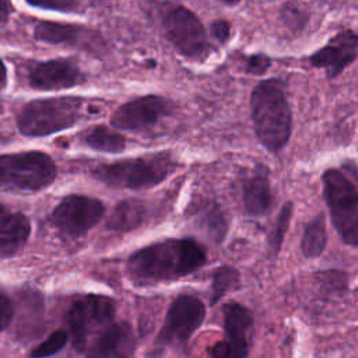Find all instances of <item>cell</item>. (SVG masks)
I'll use <instances>...</instances> for the list:
<instances>
[{
  "instance_id": "obj_8",
  "label": "cell",
  "mask_w": 358,
  "mask_h": 358,
  "mask_svg": "<svg viewBox=\"0 0 358 358\" xmlns=\"http://www.w3.org/2000/svg\"><path fill=\"white\" fill-rule=\"evenodd\" d=\"M164 31L173 48L185 57L201 60L210 52L206 29L199 17L183 6L172 7L164 15Z\"/></svg>"
},
{
  "instance_id": "obj_10",
  "label": "cell",
  "mask_w": 358,
  "mask_h": 358,
  "mask_svg": "<svg viewBox=\"0 0 358 358\" xmlns=\"http://www.w3.org/2000/svg\"><path fill=\"white\" fill-rule=\"evenodd\" d=\"M206 306L193 295H180L169 306L162 329L157 336L158 345L185 344L201 326Z\"/></svg>"
},
{
  "instance_id": "obj_2",
  "label": "cell",
  "mask_w": 358,
  "mask_h": 358,
  "mask_svg": "<svg viewBox=\"0 0 358 358\" xmlns=\"http://www.w3.org/2000/svg\"><path fill=\"white\" fill-rule=\"evenodd\" d=\"M250 110L259 141L271 152H280L292 131V112L280 78H267L256 84L250 95Z\"/></svg>"
},
{
  "instance_id": "obj_11",
  "label": "cell",
  "mask_w": 358,
  "mask_h": 358,
  "mask_svg": "<svg viewBox=\"0 0 358 358\" xmlns=\"http://www.w3.org/2000/svg\"><path fill=\"white\" fill-rule=\"evenodd\" d=\"M172 103L158 95H145L120 105L110 116V123L120 130H143L172 112Z\"/></svg>"
},
{
  "instance_id": "obj_3",
  "label": "cell",
  "mask_w": 358,
  "mask_h": 358,
  "mask_svg": "<svg viewBox=\"0 0 358 358\" xmlns=\"http://www.w3.org/2000/svg\"><path fill=\"white\" fill-rule=\"evenodd\" d=\"M175 171V161L169 154H155L102 164L91 171L101 183L113 189H147L164 182Z\"/></svg>"
},
{
  "instance_id": "obj_15",
  "label": "cell",
  "mask_w": 358,
  "mask_h": 358,
  "mask_svg": "<svg viewBox=\"0 0 358 358\" xmlns=\"http://www.w3.org/2000/svg\"><path fill=\"white\" fill-rule=\"evenodd\" d=\"M134 351V337L127 323L108 324L90 344L87 357H127Z\"/></svg>"
},
{
  "instance_id": "obj_33",
  "label": "cell",
  "mask_w": 358,
  "mask_h": 358,
  "mask_svg": "<svg viewBox=\"0 0 358 358\" xmlns=\"http://www.w3.org/2000/svg\"><path fill=\"white\" fill-rule=\"evenodd\" d=\"M8 214H10V213H8V210H7L3 204H0V224L6 220V217H7Z\"/></svg>"
},
{
  "instance_id": "obj_16",
  "label": "cell",
  "mask_w": 358,
  "mask_h": 358,
  "mask_svg": "<svg viewBox=\"0 0 358 358\" xmlns=\"http://www.w3.org/2000/svg\"><path fill=\"white\" fill-rule=\"evenodd\" d=\"M274 203L268 169L259 166L255 175L243 182V204L249 215L260 217L271 211Z\"/></svg>"
},
{
  "instance_id": "obj_20",
  "label": "cell",
  "mask_w": 358,
  "mask_h": 358,
  "mask_svg": "<svg viewBox=\"0 0 358 358\" xmlns=\"http://www.w3.org/2000/svg\"><path fill=\"white\" fill-rule=\"evenodd\" d=\"M80 140L90 148L101 152L117 154L126 148L124 137L106 126H92L80 133Z\"/></svg>"
},
{
  "instance_id": "obj_17",
  "label": "cell",
  "mask_w": 358,
  "mask_h": 358,
  "mask_svg": "<svg viewBox=\"0 0 358 358\" xmlns=\"http://www.w3.org/2000/svg\"><path fill=\"white\" fill-rule=\"evenodd\" d=\"M31 222L22 213H13L0 224V259L17 255L27 243Z\"/></svg>"
},
{
  "instance_id": "obj_12",
  "label": "cell",
  "mask_w": 358,
  "mask_h": 358,
  "mask_svg": "<svg viewBox=\"0 0 358 358\" xmlns=\"http://www.w3.org/2000/svg\"><path fill=\"white\" fill-rule=\"evenodd\" d=\"M358 57V32L343 29L309 56L313 67L324 69L329 78H337Z\"/></svg>"
},
{
  "instance_id": "obj_9",
  "label": "cell",
  "mask_w": 358,
  "mask_h": 358,
  "mask_svg": "<svg viewBox=\"0 0 358 358\" xmlns=\"http://www.w3.org/2000/svg\"><path fill=\"white\" fill-rule=\"evenodd\" d=\"M105 214V206L101 200L70 194L60 200V203L50 213L52 225L62 234L70 238L85 235L94 228Z\"/></svg>"
},
{
  "instance_id": "obj_22",
  "label": "cell",
  "mask_w": 358,
  "mask_h": 358,
  "mask_svg": "<svg viewBox=\"0 0 358 358\" xmlns=\"http://www.w3.org/2000/svg\"><path fill=\"white\" fill-rule=\"evenodd\" d=\"M241 285V274L235 267L221 266L213 273V284H211V298L210 303H217L224 295L229 291L238 289Z\"/></svg>"
},
{
  "instance_id": "obj_28",
  "label": "cell",
  "mask_w": 358,
  "mask_h": 358,
  "mask_svg": "<svg viewBox=\"0 0 358 358\" xmlns=\"http://www.w3.org/2000/svg\"><path fill=\"white\" fill-rule=\"evenodd\" d=\"M14 316V306L8 296L0 292V333L11 323Z\"/></svg>"
},
{
  "instance_id": "obj_14",
  "label": "cell",
  "mask_w": 358,
  "mask_h": 358,
  "mask_svg": "<svg viewBox=\"0 0 358 358\" xmlns=\"http://www.w3.org/2000/svg\"><path fill=\"white\" fill-rule=\"evenodd\" d=\"M222 316L224 330L235 351V358L249 355V336L255 323L252 312L246 306L229 301L222 306Z\"/></svg>"
},
{
  "instance_id": "obj_32",
  "label": "cell",
  "mask_w": 358,
  "mask_h": 358,
  "mask_svg": "<svg viewBox=\"0 0 358 358\" xmlns=\"http://www.w3.org/2000/svg\"><path fill=\"white\" fill-rule=\"evenodd\" d=\"M6 84H7V69L3 60L0 59V88H3Z\"/></svg>"
},
{
  "instance_id": "obj_23",
  "label": "cell",
  "mask_w": 358,
  "mask_h": 358,
  "mask_svg": "<svg viewBox=\"0 0 358 358\" xmlns=\"http://www.w3.org/2000/svg\"><path fill=\"white\" fill-rule=\"evenodd\" d=\"M280 18L289 31L299 32L306 27L309 21V10L303 3L289 0L281 7Z\"/></svg>"
},
{
  "instance_id": "obj_5",
  "label": "cell",
  "mask_w": 358,
  "mask_h": 358,
  "mask_svg": "<svg viewBox=\"0 0 358 358\" xmlns=\"http://www.w3.org/2000/svg\"><path fill=\"white\" fill-rule=\"evenodd\" d=\"M56 164L42 151L0 155V189L39 192L53 183Z\"/></svg>"
},
{
  "instance_id": "obj_25",
  "label": "cell",
  "mask_w": 358,
  "mask_h": 358,
  "mask_svg": "<svg viewBox=\"0 0 358 358\" xmlns=\"http://www.w3.org/2000/svg\"><path fill=\"white\" fill-rule=\"evenodd\" d=\"M69 334L66 330H56L53 331L46 340H43L41 344H38L31 352L29 357L39 358V357H48L59 352L67 343Z\"/></svg>"
},
{
  "instance_id": "obj_30",
  "label": "cell",
  "mask_w": 358,
  "mask_h": 358,
  "mask_svg": "<svg viewBox=\"0 0 358 358\" xmlns=\"http://www.w3.org/2000/svg\"><path fill=\"white\" fill-rule=\"evenodd\" d=\"M208 354L214 358H235V351H234V348H232V345L228 340L214 344L208 350Z\"/></svg>"
},
{
  "instance_id": "obj_18",
  "label": "cell",
  "mask_w": 358,
  "mask_h": 358,
  "mask_svg": "<svg viewBox=\"0 0 358 358\" xmlns=\"http://www.w3.org/2000/svg\"><path fill=\"white\" fill-rule=\"evenodd\" d=\"M85 32L87 31L81 25L55 21H41L35 25L34 36L36 41L52 45L78 46L80 43H84Z\"/></svg>"
},
{
  "instance_id": "obj_29",
  "label": "cell",
  "mask_w": 358,
  "mask_h": 358,
  "mask_svg": "<svg viewBox=\"0 0 358 358\" xmlns=\"http://www.w3.org/2000/svg\"><path fill=\"white\" fill-rule=\"evenodd\" d=\"M210 34L217 42L225 43L231 35V24L227 20H217L211 24Z\"/></svg>"
},
{
  "instance_id": "obj_7",
  "label": "cell",
  "mask_w": 358,
  "mask_h": 358,
  "mask_svg": "<svg viewBox=\"0 0 358 358\" xmlns=\"http://www.w3.org/2000/svg\"><path fill=\"white\" fill-rule=\"evenodd\" d=\"M115 310V302L108 296L84 295L76 299L66 315L73 347L85 354L92 337L113 322Z\"/></svg>"
},
{
  "instance_id": "obj_31",
  "label": "cell",
  "mask_w": 358,
  "mask_h": 358,
  "mask_svg": "<svg viewBox=\"0 0 358 358\" xmlns=\"http://www.w3.org/2000/svg\"><path fill=\"white\" fill-rule=\"evenodd\" d=\"M13 13L11 0H0V24H4L8 20V15Z\"/></svg>"
},
{
  "instance_id": "obj_27",
  "label": "cell",
  "mask_w": 358,
  "mask_h": 358,
  "mask_svg": "<svg viewBox=\"0 0 358 358\" xmlns=\"http://www.w3.org/2000/svg\"><path fill=\"white\" fill-rule=\"evenodd\" d=\"M271 66V59L263 53L250 55L246 59V71L253 76H262L264 74Z\"/></svg>"
},
{
  "instance_id": "obj_19",
  "label": "cell",
  "mask_w": 358,
  "mask_h": 358,
  "mask_svg": "<svg viewBox=\"0 0 358 358\" xmlns=\"http://www.w3.org/2000/svg\"><path fill=\"white\" fill-rule=\"evenodd\" d=\"M145 215V206L140 200H123L115 206L106 221V227L108 229L117 232L133 231L144 222Z\"/></svg>"
},
{
  "instance_id": "obj_24",
  "label": "cell",
  "mask_w": 358,
  "mask_h": 358,
  "mask_svg": "<svg viewBox=\"0 0 358 358\" xmlns=\"http://www.w3.org/2000/svg\"><path fill=\"white\" fill-rule=\"evenodd\" d=\"M292 211H294V203L291 200L285 201L275 218V224L270 232V236L267 239L268 242V248L271 249L273 255L275 256L280 249H281V245L284 242V238H285V234L288 231V227H289V221H291V217H292Z\"/></svg>"
},
{
  "instance_id": "obj_26",
  "label": "cell",
  "mask_w": 358,
  "mask_h": 358,
  "mask_svg": "<svg viewBox=\"0 0 358 358\" xmlns=\"http://www.w3.org/2000/svg\"><path fill=\"white\" fill-rule=\"evenodd\" d=\"M31 6L48 8V10H56L63 13H76L78 11V3L77 0H27Z\"/></svg>"
},
{
  "instance_id": "obj_34",
  "label": "cell",
  "mask_w": 358,
  "mask_h": 358,
  "mask_svg": "<svg viewBox=\"0 0 358 358\" xmlns=\"http://www.w3.org/2000/svg\"><path fill=\"white\" fill-rule=\"evenodd\" d=\"M220 1H222V3H225V4H228V6H235V4H238L241 0H220Z\"/></svg>"
},
{
  "instance_id": "obj_13",
  "label": "cell",
  "mask_w": 358,
  "mask_h": 358,
  "mask_svg": "<svg viewBox=\"0 0 358 358\" xmlns=\"http://www.w3.org/2000/svg\"><path fill=\"white\" fill-rule=\"evenodd\" d=\"M85 80L78 66L69 59H52L31 67L28 83L32 88L56 91L81 84Z\"/></svg>"
},
{
  "instance_id": "obj_21",
  "label": "cell",
  "mask_w": 358,
  "mask_h": 358,
  "mask_svg": "<svg viewBox=\"0 0 358 358\" xmlns=\"http://www.w3.org/2000/svg\"><path fill=\"white\" fill-rule=\"evenodd\" d=\"M327 243V232H326V220L324 214L319 213L313 217L305 227L302 239H301V250L305 257L315 259L319 257L326 249Z\"/></svg>"
},
{
  "instance_id": "obj_6",
  "label": "cell",
  "mask_w": 358,
  "mask_h": 358,
  "mask_svg": "<svg viewBox=\"0 0 358 358\" xmlns=\"http://www.w3.org/2000/svg\"><path fill=\"white\" fill-rule=\"evenodd\" d=\"M322 183L334 229L347 245L358 248V189L336 168L323 172Z\"/></svg>"
},
{
  "instance_id": "obj_4",
  "label": "cell",
  "mask_w": 358,
  "mask_h": 358,
  "mask_svg": "<svg viewBox=\"0 0 358 358\" xmlns=\"http://www.w3.org/2000/svg\"><path fill=\"white\" fill-rule=\"evenodd\" d=\"M83 99L77 96H55L34 99L17 115L21 134L45 137L76 124L81 115Z\"/></svg>"
},
{
  "instance_id": "obj_1",
  "label": "cell",
  "mask_w": 358,
  "mask_h": 358,
  "mask_svg": "<svg viewBox=\"0 0 358 358\" xmlns=\"http://www.w3.org/2000/svg\"><path fill=\"white\" fill-rule=\"evenodd\" d=\"M206 260V250L196 241L166 239L133 253L127 260V273L138 282L169 281L199 270Z\"/></svg>"
}]
</instances>
